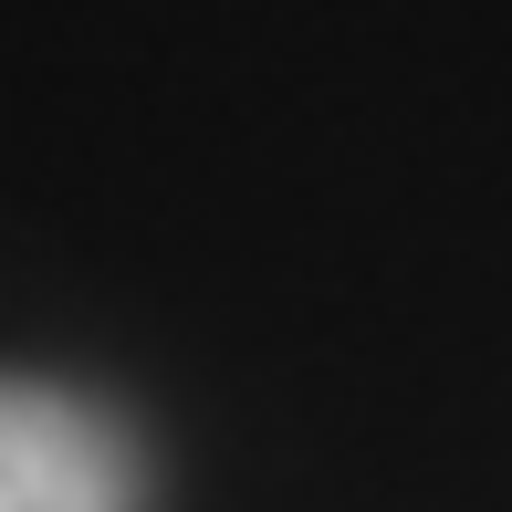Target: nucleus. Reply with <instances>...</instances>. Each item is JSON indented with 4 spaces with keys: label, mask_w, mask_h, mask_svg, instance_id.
I'll use <instances>...</instances> for the list:
<instances>
[{
    "label": "nucleus",
    "mask_w": 512,
    "mask_h": 512,
    "mask_svg": "<svg viewBox=\"0 0 512 512\" xmlns=\"http://www.w3.org/2000/svg\"><path fill=\"white\" fill-rule=\"evenodd\" d=\"M0 512H147V450L74 387L0 377Z\"/></svg>",
    "instance_id": "1"
}]
</instances>
